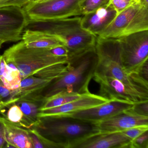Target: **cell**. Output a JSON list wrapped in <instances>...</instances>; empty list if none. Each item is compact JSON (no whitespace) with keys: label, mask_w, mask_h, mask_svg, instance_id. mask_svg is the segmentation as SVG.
<instances>
[{"label":"cell","mask_w":148,"mask_h":148,"mask_svg":"<svg viewBox=\"0 0 148 148\" xmlns=\"http://www.w3.org/2000/svg\"><path fill=\"white\" fill-rule=\"evenodd\" d=\"M141 5L136 3L117 14L111 23L97 37L117 39L132 34L135 16Z\"/></svg>","instance_id":"obj_12"},{"label":"cell","mask_w":148,"mask_h":148,"mask_svg":"<svg viewBox=\"0 0 148 148\" xmlns=\"http://www.w3.org/2000/svg\"><path fill=\"white\" fill-rule=\"evenodd\" d=\"M32 0H0V8L10 7L23 8Z\"/></svg>","instance_id":"obj_31"},{"label":"cell","mask_w":148,"mask_h":148,"mask_svg":"<svg viewBox=\"0 0 148 148\" xmlns=\"http://www.w3.org/2000/svg\"><path fill=\"white\" fill-rule=\"evenodd\" d=\"M27 130L33 148H61L59 145L42 135L36 128Z\"/></svg>","instance_id":"obj_24"},{"label":"cell","mask_w":148,"mask_h":148,"mask_svg":"<svg viewBox=\"0 0 148 148\" xmlns=\"http://www.w3.org/2000/svg\"><path fill=\"white\" fill-rule=\"evenodd\" d=\"M80 20L81 17L77 16L54 20L28 21L25 29L40 31L54 36L64 45L72 35L82 28Z\"/></svg>","instance_id":"obj_9"},{"label":"cell","mask_w":148,"mask_h":148,"mask_svg":"<svg viewBox=\"0 0 148 148\" xmlns=\"http://www.w3.org/2000/svg\"><path fill=\"white\" fill-rule=\"evenodd\" d=\"M13 91L7 88L0 79V103L3 105L4 108L14 103L13 100Z\"/></svg>","instance_id":"obj_26"},{"label":"cell","mask_w":148,"mask_h":148,"mask_svg":"<svg viewBox=\"0 0 148 148\" xmlns=\"http://www.w3.org/2000/svg\"><path fill=\"white\" fill-rule=\"evenodd\" d=\"M6 114H3V116L8 121L26 129L35 128L34 124L25 116L19 107L15 103L8 106Z\"/></svg>","instance_id":"obj_20"},{"label":"cell","mask_w":148,"mask_h":148,"mask_svg":"<svg viewBox=\"0 0 148 148\" xmlns=\"http://www.w3.org/2000/svg\"><path fill=\"white\" fill-rule=\"evenodd\" d=\"M47 1V0H32L31 1H32V2H40V1Z\"/></svg>","instance_id":"obj_36"},{"label":"cell","mask_w":148,"mask_h":148,"mask_svg":"<svg viewBox=\"0 0 148 148\" xmlns=\"http://www.w3.org/2000/svg\"><path fill=\"white\" fill-rule=\"evenodd\" d=\"M139 2L142 5L148 7V0H139Z\"/></svg>","instance_id":"obj_35"},{"label":"cell","mask_w":148,"mask_h":148,"mask_svg":"<svg viewBox=\"0 0 148 148\" xmlns=\"http://www.w3.org/2000/svg\"><path fill=\"white\" fill-rule=\"evenodd\" d=\"M52 53L58 57H67L68 52L64 45H60L50 49Z\"/></svg>","instance_id":"obj_32"},{"label":"cell","mask_w":148,"mask_h":148,"mask_svg":"<svg viewBox=\"0 0 148 148\" xmlns=\"http://www.w3.org/2000/svg\"><path fill=\"white\" fill-rule=\"evenodd\" d=\"M109 0H81L80 7L82 15L108 5Z\"/></svg>","instance_id":"obj_25"},{"label":"cell","mask_w":148,"mask_h":148,"mask_svg":"<svg viewBox=\"0 0 148 148\" xmlns=\"http://www.w3.org/2000/svg\"><path fill=\"white\" fill-rule=\"evenodd\" d=\"M15 103L20 108L25 116L34 124L35 128H37L40 122V119L38 117V115L42 103L20 99L15 102Z\"/></svg>","instance_id":"obj_21"},{"label":"cell","mask_w":148,"mask_h":148,"mask_svg":"<svg viewBox=\"0 0 148 148\" xmlns=\"http://www.w3.org/2000/svg\"><path fill=\"white\" fill-rule=\"evenodd\" d=\"M82 95L66 92H58L44 99L40 111L61 106L77 99Z\"/></svg>","instance_id":"obj_19"},{"label":"cell","mask_w":148,"mask_h":148,"mask_svg":"<svg viewBox=\"0 0 148 148\" xmlns=\"http://www.w3.org/2000/svg\"><path fill=\"white\" fill-rule=\"evenodd\" d=\"M22 40L26 46L30 48L51 49L60 45L62 42L56 37L40 31L25 29Z\"/></svg>","instance_id":"obj_17"},{"label":"cell","mask_w":148,"mask_h":148,"mask_svg":"<svg viewBox=\"0 0 148 148\" xmlns=\"http://www.w3.org/2000/svg\"><path fill=\"white\" fill-rule=\"evenodd\" d=\"M117 39L121 61L128 74L137 73L148 59V31H142Z\"/></svg>","instance_id":"obj_6"},{"label":"cell","mask_w":148,"mask_h":148,"mask_svg":"<svg viewBox=\"0 0 148 148\" xmlns=\"http://www.w3.org/2000/svg\"><path fill=\"white\" fill-rule=\"evenodd\" d=\"M28 21L23 8L10 7L0 8V41L4 44L22 40Z\"/></svg>","instance_id":"obj_7"},{"label":"cell","mask_w":148,"mask_h":148,"mask_svg":"<svg viewBox=\"0 0 148 148\" xmlns=\"http://www.w3.org/2000/svg\"><path fill=\"white\" fill-rule=\"evenodd\" d=\"M131 141L122 132H100L84 139L73 148H130Z\"/></svg>","instance_id":"obj_15"},{"label":"cell","mask_w":148,"mask_h":148,"mask_svg":"<svg viewBox=\"0 0 148 148\" xmlns=\"http://www.w3.org/2000/svg\"><path fill=\"white\" fill-rule=\"evenodd\" d=\"M0 121L5 127V139L7 148H33L27 130L0 116Z\"/></svg>","instance_id":"obj_16"},{"label":"cell","mask_w":148,"mask_h":148,"mask_svg":"<svg viewBox=\"0 0 148 148\" xmlns=\"http://www.w3.org/2000/svg\"><path fill=\"white\" fill-rule=\"evenodd\" d=\"M129 110L137 115L148 116V101L134 104Z\"/></svg>","instance_id":"obj_30"},{"label":"cell","mask_w":148,"mask_h":148,"mask_svg":"<svg viewBox=\"0 0 148 148\" xmlns=\"http://www.w3.org/2000/svg\"><path fill=\"white\" fill-rule=\"evenodd\" d=\"M96 124L100 133L122 132L136 126H148V116L137 115L128 109Z\"/></svg>","instance_id":"obj_11"},{"label":"cell","mask_w":148,"mask_h":148,"mask_svg":"<svg viewBox=\"0 0 148 148\" xmlns=\"http://www.w3.org/2000/svg\"><path fill=\"white\" fill-rule=\"evenodd\" d=\"M114 8L107 5L81 17L80 25L84 30L97 36L116 16Z\"/></svg>","instance_id":"obj_14"},{"label":"cell","mask_w":148,"mask_h":148,"mask_svg":"<svg viewBox=\"0 0 148 148\" xmlns=\"http://www.w3.org/2000/svg\"><path fill=\"white\" fill-rule=\"evenodd\" d=\"M36 129L42 135L59 145L61 148H73L84 139L100 133L95 123L68 115L40 118Z\"/></svg>","instance_id":"obj_2"},{"label":"cell","mask_w":148,"mask_h":148,"mask_svg":"<svg viewBox=\"0 0 148 148\" xmlns=\"http://www.w3.org/2000/svg\"><path fill=\"white\" fill-rule=\"evenodd\" d=\"M52 81L48 79L40 78L34 75L22 79L19 88L13 90L14 102L15 103L18 99L27 95L40 91Z\"/></svg>","instance_id":"obj_18"},{"label":"cell","mask_w":148,"mask_h":148,"mask_svg":"<svg viewBox=\"0 0 148 148\" xmlns=\"http://www.w3.org/2000/svg\"><path fill=\"white\" fill-rule=\"evenodd\" d=\"M5 127L2 122L0 121V148L5 147Z\"/></svg>","instance_id":"obj_33"},{"label":"cell","mask_w":148,"mask_h":148,"mask_svg":"<svg viewBox=\"0 0 148 148\" xmlns=\"http://www.w3.org/2000/svg\"><path fill=\"white\" fill-rule=\"evenodd\" d=\"M148 130V126H139L130 128L122 132L132 141Z\"/></svg>","instance_id":"obj_29"},{"label":"cell","mask_w":148,"mask_h":148,"mask_svg":"<svg viewBox=\"0 0 148 148\" xmlns=\"http://www.w3.org/2000/svg\"><path fill=\"white\" fill-rule=\"evenodd\" d=\"M95 47L67 57V69L61 77L52 81L40 91L32 93L39 101L61 92L83 95L89 93V85L97 65Z\"/></svg>","instance_id":"obj_1"},{"label":"cell","mask_w":148,"mask_h":148,"mask_svg":"<svg viewBox=\"0 0 148 148\" xmlns=\"http://www.w3.org/2000/svg\"><path fill=\"white\" fill-rule=\"evenodd\" d=\"M130 148H148V130L132 140Z\"/></svg>","instance_id":"obj_28"},{"label":"cell","mask_w":148,"mask_h":148,"mask_svg":"<svg viewBox=\"0 0 148 148\" xmlns=\"http://www.w3.org/2000/svg\"><path fill=\"white\" fill-rule=\"evenodd\" d=\"M95 49L98 60L93 77H111L119 79L128 87L148 94V84L136 74L125 71L121 61L117 39L103 38L97 36Z\"/></svg>","instance_id":"obj_3"},{"label":"cell","mask_w":148,"mask_h":148,"mask_svg":"<svg viewBox=\"0 0 148 148\" xmlns=\"http://www.w3.org/2000/svg\"><path fill=\"white\" fill-rule=\"evenodd\" d=\"M3 56L7 63L18 70L22 79L47 66L67 62V57L55 56L50 49L27 47L22 40L7 49Z\"/></svg>","instance_id":"obj_4"},{"label":"cell","mask_w":148,"mask_h":148,"mask_svg":"<svg viewBox=\"0 0 148 148\" xmlns=\"http://www.w3.org/2000/svg\"><path fill=\"white\" fill-rule=\"evenodd\" d=\"M67 69V62L60 63L43 68L33 75L40 78L53 81L63 75Z\"/></svg>","instance_id":"obj_23"},{"label":"cell","mask_w":148,"mask_h":148,"mask_svg":"<svg viewBox=\"0 0 148 148\" xmlns=\"http://www.w3.org/2000/svg\"><path fill=\"white\" fill-rule=\"evenodd\" d=\"M136 3H139V0H109L108 5L113 8L118 14Z\"/></svg>","instance_id":"obj_27"},{"label":"cell","mask_w":148,"mask_h":148,"mask_svg":"<svg viewBox=\"0 0 148 148\" xmlns=\"http://www.w3.org/2000/svg\"><path fill=\"white\" fill-rule=\"evenodd\" d=\"M109 101V99L100 95L92 94L90 92L84 94L77 99L61 106L40 110L38 116L40 119L67 115L104 103Z\"/></svg>","instance_id":"obj_13"},{"label":"cell","mask_w":148,"mask_h":148,"mask_svg":"<svg viewBox=\"0 0 148 148\" xmlns=\"http://www.w3.org/2000/svg\"><path fill=\"white\" fill-rule=\"evenodd\" d=\"M4 108V107H3V105L1 104V103H0V111L2 109H3Z\"/></svg>","instance_id":"obj_37"},{"label":"cell","mask_w":148,"mask_h":148,"mask_svg":"<svg viewBox=\"0 0 148 148\" xmlns=\"http://www.w3.org/2000/svg\"><path fill=\"white\" fill-rule=\"evenodd\" d=\"M0 79L7 88L13 91L19 88L22 79L16 66L11 63H7L5 71Z\"/></svg>","instance_id":"obj_22"},{"label":"cell","mask_w":148,"mask_h":148,"mask_svg":"<svg viewBox=\"0 0 148 148\" xmlns=\"http://www.w3.org/2000/svg\"><path fill=\"white\" fill-rule=\"evenodd\" d=\"M7 63L3 55L0 56V78L2 77L6 68Z\"/></svg>","instance_id":"obj_34"},{"label":"cell","mask_w":148,"mask_h":148,"mask_svg":"<svg viewBox=\"0 0 148 148\" xmlns=\"http://www.w3.org/2000/svg\"><path fill=\"white\" fill-rule=\"evenodd\" d=\"M134 104L119 100H111L94 107L65 115L96 123L130 109Z\"/></svg>","instance_id":"obj_10"},{"label":"cell","mask_w":148,"mask_h":148,"mask_svg":"<svg viewBox=\"0 0 148 148\" xmlns=\"http://www.w3.org/2000/svg\"><path fill=\"white\" fill-rule=\"evenodd\" d=\"M81 0H47L30 2L23 8L28 21L62 19L82 15Z\"/></svg>","instance_id":"obj_5"},{"label":"cell","mask_w":148,"mask_h":148,"mask_svg":"<svg viewBox=\"0 0 148 148\" xmlns=\"http://www.w3.org/2000/svg\"><path fill=\"white\" fill-rule=\"evenodd\" d=\"M2 45H3V44H2V42H1V41H0V49H1V47H2Z\"/></svg>","instance_id":"obj_38"},{"label":"cell","mask_w":148,"mask_h":148,"mask_svg":"<svg viewBox=\"0 0 148 148\" xmlns=\"http://www.w3.org/2000/svg\"><path fill=\"white\" fill-rule=\"evenodd\" d=\"M93 78L100 85L99 95L109 100H119L132 103L148 101V94L136 91L116 79L108 77Z\"/></svg>","instance_id":"obj_8"}]
</instances>
